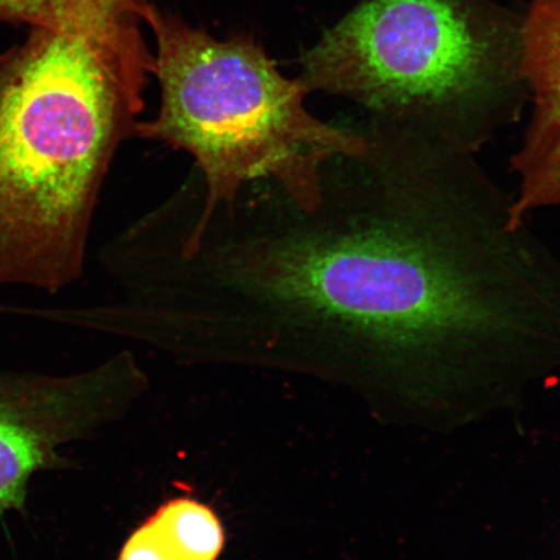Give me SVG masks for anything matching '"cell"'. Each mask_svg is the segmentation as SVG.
<instances>
[{"label":"cell","mask_w":560,"mask_h":560,"mask_svg":"<svg viewBox=\"0 0 560 560\" xmlns=\"http://www.w3.org/2000/svg\"><path fill=\"white\" fill-rule=\"evenodd\" d=\"M304 208L245 186L196 228L182 301L255 359L452 377L560 363V257L478 153L368 120Z\"/></svg>","instance_id":"cell-1"},{"label":"cell","mask_w":560,"mask_h":560,"mask_svg":"<svg viewBox=\"0 0 560 560\" xmlns=\"http://www.w3.org/2000/svg\"><path fill=\"white\" fill-rule=\"evenodd\" d=\"M153 67L142 30L103 9L32 27L0 56V287L56 293L81 278Z\"/></svg>","instance_id":"cell-2"},{"label":"cell","mask_w":560,"mask_h":560,"mask_svg":"<svg viewBox=\"0 0 560 560\" xmlns=\"http://www.w3.org/2000/svg\"><path fill=\"white\" fill-rule=\"evenodd\" d=\"M522 21L489 0H363L301 56L299 80L479 153L528 103Z\"/></svg>","instance_id":"cell-3"},{"label":"cell","mask_w":560,"mask_h":560,"mask_svg":"<svg viewBox=\"0 0 560 560\" xmlns=\"http://www.w3.org/2000/svg\"><path fill=\"white\" fill-rule=\"evenodd\" d=\"M144 20L156 40L161 102L136 138L188 153L206 207L268 180L313 208L328 161L365 145L360 129L314 116L303 83L280 73L256 40L215 39L151 4Z\"/></svg>","instance_id":"cell-4"},{"label":"cell","mask_w":560,"mask_h":560,"mask_svg":"<svg viewBox=\"0 0 560 560\" xmlns=\"http://www.w3.org/2000/svg\"><path fill=\"white\" fill-rule=\"evenodd\" d=\"M135 374L129 354L77 375L0 371V514L26 515L33 475L65 470L60 446L105 422Z\"/></svg>","instance_id":"cell-5"},{"label":"cell","mask_w":560,"mask_h":560,"mask_svg":"<svg viewBox=\"0 0 560 560\" xmlns=\"http://www.w3.org/2000/svg\"><path fill=\"white\" fill-rule=\"evenodd\" d=\"M522 38L530 118L510 167L517 178L514 212L528 220L560 206V0H530Z\"/></svg>","instance_id":"cell-6"},{"label":"cell","mask_w":560,"mask_h":560,"mask_svg":"<svg viewBox=\"0 0 560 560\" xmlns=\"http://www.w3.org/2000/svg\"><path fill=\"white\" fill-rule=\"evenodd\" d=\"M225 532L205 503L179 497L132 532L116 560H217Z\"/></svg>","instance_id":"cell-7"},{"label":"cell","mask_w":560,"mask_h":560,"mask_svg":"<svg viewBox=\"0 0 560 560\" xmlns=\"http://www.w3.org/2000/svg\"><path fill=\"white\" fill-rule=\"evenodd\" d=\"M88 0H0V21L55 26L72 18Z\"/></svg>","instance_id":"cell-8"}]
</instances>
